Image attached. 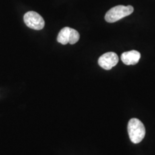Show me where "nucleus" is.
<instances>
[{"mask_svg": "<svg viewBox=\"0 0 155 155\" xmlns=\"http://www.w3.org/2000/svg\"><path fill=\"white\" fill-rule=\"evenodd\" d=\"M129 139L134 144H139L143 140L145 137L146 130L144 125L140 120L137 118H133L129 120L127 127Z\"/></svg>", "mask_w": 155, "mask_h": 155, "instance_id": "f257e3e1", "label": "nucleus"}, {"mask_svg": "<svg viewBox=\"0 0 155 155\" xmlns=\"http://www.w3.org/2000/svg\"><path fill=\"white\" fill-rule=\"evenodd\" d=\"M141 58V54L137 50L124 52L121 55V60L125 65H136L139 63Z\"/></svg>", "mask_w": 155, "mask_h": 155, "instance_id": "423d86ee", "label": "nucleus"}, {"mask_svg": "<svg viewBox=\"0 0 155 155\" xmlns=\"http://www.w3.org/2000/svg\"><path fill=\"white\" fill-rule=\"evenodd\" d=\"M134 12V7L132 6H124L118 5L109 9L105 15V19L107 22L113 23L120 19H123L131 14Z\"/></svg>", "mask_w": 155, "mask_h": 155, "instance_id": "f03ea898", "label": "nucleus"}, {"mask_svg": "<svg viewBox=\"0 0 155 155\" xmlns=\"http://www.w3.org/2000/svg\"><path fill=\"white\" fill-rule=\"evenodd\" d=\"M119 60L117 54L114 52H108L101 56L98 59V63L102 68L108 71L117 65Z\"/></svg>", "mask_w": 155, "mask_h": 155, "instance_id": "39448f33", "label": "nucleus"}, {"mask_svg": "<svg viewBox=\"0 0 155 155\" xmlns=\"http://www.w3.org/2000/svg\"><path fill=\"white\" fill-rule=\"evenodd\" d=\"M24 21L28 28L35 30H40L44 28L45 21L41 15L36 12L30 11L24 15Z\"/></svg>", "mask_w": 155, "mask_h": 155, "instance_id": "20e7f679", "label": "nucleus"}, {"mask_svg": "<svg viewBox=\"0 0 155 155\" xmlns=\"http://www.w3.org/2000/svg\"><path fill=\"white\" fill-rule=\"evenodd\" d=\"M79 39H80V34L77 30L66 27L60 31L57 40L58 42L63 45H66L68 43L73 45L76 43Z\"/></svg>", "mask_w": 155, "mask_h": 155, "instance_id": "7ed1b4c3", "label": "nucleus"}]
</instances>
